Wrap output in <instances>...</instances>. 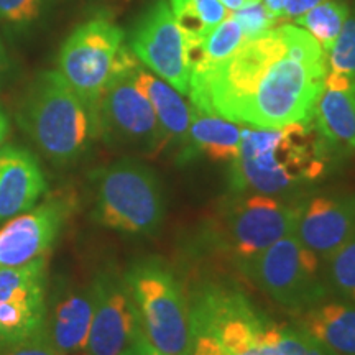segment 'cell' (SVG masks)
Segmentation results:
<instances>
[{
	"label": "cell",
	"instance_id": "30",
	"mask_svg": "<svg viewBox=\"0 0 355 355\" xmlns=\"http://www.w3.org/2000/svg\"><path fill=\"white\" fill-rule=\"evenodd\" d=\"M0 355H60L56 352V349L53 347L50 336H48L46 324L40 329L37 334H33L30 339H26L25 343H21L15 347L3 350Z\"/></svg>",
	"mask_w": 355,
	"mask_h": 355
},
{
	"label": "cell",
	"instance_id": "6",
	"mask_svg": "<svg viewBox=\"0 0 355 355\" xmlns=\"http://www.w3.org/2000/svg\"><path fill=\"white\" fill-rule=\"evenodd\" d=\"M123 278L146 340L165 355H191L189 301L171 266L159 259H141Z\"/></svg>",
	"mask_w": 355,
	"mask_h": 355
},
{
	"label": "cell",
	"instance_id": "29",
	"mask_svg": "<svg viewBox=\"0 0 355 355\" xmlns=\"http://www.w3.org/2000/svg\"><path fill=\"white\" fill-rule=\"evenodd\" d=\"M44 0H0V20L15 26L33 24L43 10Z\"/></svg>",
	"mask_w": 355,
	"mask_h": 355
},
{
	"label": "cell",
	"instance_id": "1",
	"mask_svg": "<svg viewBox=\"0 0 355 355\" xmlns=\"http://www.w3.org/2000/svg\"><path fill=\"white\" fill-rule=\"evenodd\" d=\"M327 76L322 46L283 24L243 42L219 63L191 71L193 107L257 128L311 121Z\"/></svg>",
	"mask_w": 355,
	"mask_h": 355
},
{
	"label": "cell",
	"instance_id": "31",
	"mask_svg": "<svg viewBox=\"0 0 355 355\" xmlns=\"http://www.w3.org/2000/svg\"><path fill=\"white\" fill-rule=\"evenodd\" d=\"M191 355H227L214 337L204 332H193V352Z\"/></svg>",
	"mask_w": 355,
	"mask_h": 355
},
{
	"label": "cell",
	"instance_id": "36",
	"mask_svg": "<svg viewBox=\"0 0 355 355\" xmlns=\"http://www.w3.org/2000/svg\"><path fill=\"white\" fill-rule=\"evenodd\" d=\"M222 6H224L227 10H239V8L248 6V3L259 2V0H220Z\"/></svg>",
	"mask_w": 355,
	"mask_h": 355
},
{
	"label": "cell",
	"instance_id": "16",
	"mask_svg": "<svg viewBox=\"0 0 355 355\" xmlns=\"http://www.w3.org/2000/svg\"><path fill=\"white\" fill-rule=\"evenodd\" d=\"M133 78H135L137 86L148 97L166 144L176 148V159H180L188 146L193 105H188V102L183 99V94H180L175 87L153 74L152 71L145 69L140 63L133 69Z\"/></svg>",
	"mask_w": 355,
	"mask_h": 355
},
{
	"label": "cell",
	"instance_id": "20",
	"mask_svg": "<svg viewBox=\"0 0 355 355\" xmlns=\"http://www.w3.org/2000/svg\"><path fill=\"white\" fill-rule=\"evenodd\" d=\"M46 293L0 303V352L25 343L46 324Z\"/></svg>",
	"mask_w": 355,
	"mask_h": 355
},
{
	"label": "cell",
	"instance_id": "13",
	"mask_svg": "<svg viewBox=\"0 0 355 355\" xmlns=\"http://www.w3.org/2000/svg\"><path fill=\"white\" fill-rule=\"evenodd\" d=\"M355 234V193L318 194L301 201L295 235L308 250L327 260Z\"/></svg>",
	"mask_w": 355,
	"mask_h": 355
},
{
	"label": "cell",
	"instance_id": "34",
	"mask_svg": "<svg viewBox=\"0 0 355 355\" xmlns=\"http://www.w3.org/2000/svg\"><path fill=\"white\" fill-rule=\"evenodd\" d=\"M8 135H10V121H8L6 110L0 107V148L6 144Z\"/></svg>",
	"mask_w": 355,
	"mask_h": 355
},
{
	"label": "cell",
	"instance_id": "28",
	"mask_svg": "<svg viewBox=\"0 0 355 355\" xmlns=\"http://www.w3.org/2000/svg\"><path fill=\"white\" fill-rule=\"evenodd\" d=\"M232 17L241 25L245 42L266 33L268 30L278 26L279 21H282L273 13H270V10L265 7V3L261 0L239 8V10H235Z\"/></svg>",
	"mask_w": 355,
	"mask_h": 355
},
{
	"label": "cell",
	"instance_id": "3",
	"mask_svg": "<svg viewBox=\"0 0 355 355\" xmlns=\"http://www.w3.org/2000/svg\"><path fill=\"white\" fill-rule=\"evenodd\" d=\"M19 123L40 152L60 166L81 158L99 137L97 114L60 71H43L35 78L20 104Z\"/></svg>",
	"mask_w": 355,
	"mask_h": 355
},
{
	"label": "cell",
	"instance_id": "19",
	"mask_svg": "<svg viewBox=\"0 0 355 355\" xmlns=\"http://www.w3.org/2000/svg\"><path fill=\"white\" fill-rule=\"evenodd\" d=\"M94 314V286L66 295L58 301L51 318H46V331L53 347L60 355L76 354L86 349L89 329Z\"/></svg>",
	"mask_w": 355,
	"mask_h": 355
},
{
	"label": "cell",
	"instance_id": "38",
	"mask_svg": "<svg viewBox=\"0 0 355 355\" xmlns=\"http://www.w3.org/2000/svg\"><path fill=\"white\" fill-rule=\"evenodd\" d=\"M86 355H87V354H86Z\"/></svg>",
	"mask_w": 355,
	"mask_h": 355
},
{
	"label": "cell",
	"instance_id": "24",
	"mask_svg": "<svg viewBox=\"0 0 355 355\" xmlns=\"http://www.w3.org/2000/svg\"><path fill=\"white\" fill-rule=\"evenodd\" d=\"M48 257H38L25 265L0 266V303L46 293Z\"/></svg>",
	"mask_w": 355,
	"mask_h": 355
},
{
	"label": "cell",
	"instance_id": "27",
	"mask_svg": "<svg viewBox=\"0 0 355 355\" xmlns=\"http://www.w3.org/2000/svg\"><path fill=\"white\" fill-rule=\"evenodd\" d=\"M327 71L355 79V12H350L339 37L326 53Z\"/></svg>",
	"mask_w": 355,
	"mask_h": 355
},
{
	"label": "cell",
	"instance_id": "26",
	"mask_svg": "<svg viewBox=\"0 0 355 355\" xmlns=\"http://www.w3.org/2000/svg\"><path fill=\"white\" fill-rule=\"evenodd\" d=\"M324 261L329 290L349 303H355V234Z\"/></svg>",
	"mask_w": 355,
	"mask_h": 355
},
{
	"label": "cell",
	"instance_id": "4",
	"mask_svg": "<svg viewBox=\"0 0 355 355\" xmlns=\"http://www.w3.org/2000/svg\"><path fill=\"white\" fill-rule=\"evenodd\" d=\"M301 201L260 193H234L224 199L199 230L207 254L241 266L279 239L295 232Z\"/></svg>",
	"mask_w": 355,
	"mask_h": 355
},
{
	"label": "cell",
	"instance_id": "37",
	"mask_svg": "<svg viewBox=\"0 0 355 355\" xmlns=\"http://www.w3.org/2000/svg\"><path fill=\"white\" fill-rule=\"evenodd\" d=\"M7 69V55H6V50H3V44L0 42V78H2V74L6 73Z\"/></svg>",
	"mask_w": 355,
	"mask_h": 355
},
{
	"label": "cell",
	"instance_id": "33",
	"mask_svg": "<svg viewBox=\"0 0 355 355\" xmlns=\"http://www.w3.org/2000/svg\"><path fill=\"white\" fill-rule=\"evenodd\" d=\"M125 355H165V354L158 352V350L155 349L148 340H146L144 332H140V336L137 337L135 344L132 345V349L128 350Z\"/></svg>",
	"mask_w": 355,
	"mask_h": 355
},
{
	"label": "cell",
	"instance_id": "14",
	"mask_svg": "<svg viewBox=\"0 0 355 355\" xmlns=\"http://www.w3.org/2000/svg\"><path fill=\"white\" fill-rule=\"evenodd\" d=\"M48 188L38 158L15 145L0 148V220L35 207Z\"/></svg>",
	"mask_w": 355,
	"mask_h": 355
},
{
	"label": "cell",
	"instance_id": "22",
	"mask_svg": "<svg viewBox=\"0 0 355 355\" xmlns=\"http://www.w3.org/2000/svg\"><path fill=\"white\" fill-rule=\"evenodd\" d=\"M186 42L209 33L229 17L220 0H168Z\"/></svg>",
	"mask_w": 355,
	"mask_h": 355
},
{
	"label": "cell",
	"instance_id": "5",
	"mask_svg": "<svg viewBox=\"0 0 355 355\" xmlns=\"http://www.w3.org/2000/svg\"><path fill=\"white\" fill-rule=\"evenodd\" d=\"M92 217L102 227L132 235H153L166 217V199L152 168L122 158L94 171Z\"/></svg>",
	"mask_w": 355,
	"mask_h": 355
},
{
	"label": "cell",
	"instance_id": "9",
	"mask_svg": "<svg viewBox=\"0 0 355 355\" xmlns=\"http://www.w3.org/2000/svg\"><path fill=\"white\" fill-rule=\"evenodd\" d=\"M137 64L115 74L102 92L97 105L99 135L112 146L157 157L168 144L148 97L133 78Z\"/></svg>",
	"mask_w": 355,
	"mask_h": 355
},
{
	"label": "cell",
	"instance_id": "25",
	"mask_svg": "<svg viewBox=\"0 0 355 355\" xmlns=\"http://www.w3.org/2000/svg\"><path fill=\"white\" fill-rule=\"evenodd\" d=\"M263 355H334L304 331L268 322L261 332Z\"/></svg>",
	"mask_w": 355,
	"mask_h": 355
},
{
	"label": "cell",
	"instance_id": "10",
	"mask_svg": "<svg viewBox=\"0 0 355 355\" xmlns=\"http://www.w3.org/2000/svg\"><path fill=\"white\" fill-rule=\"evenodd\" d=\"M128 46L145 68L180 94H189L188 46L168 0H155L145 8L133 25Z\"/></svg>",
	"mask_w": 355,
	"mask_h": 355
},
{
	"label": "cell",
	"instance_id": "21",
	"mask_svg": "<svg viewBox=\"0 0 355 355\" xmlns=\"http://www.w3.org/2000/svg\"><path fill=\"white\" fill-rule=\"evenodd\" d=\"M245 42L239 21L229 15L201 38L186 42L191 71L206 68L229 58Z\"/></svg>",
	"mask_w": 355,
	"mask_h": 355
},
{
	"label": "cell",
	"instance_id": "23",
	"mask_svg": "<svg viewBox=\"0 0 355 355\" xmlns=\"http://www.w3.org/2000/svg\"><path fill=\"white\" fill-rule=\"evenodd\" d=\"M349 13L350 8L344 0H324L300 19H296V25L308 32L327 53L336 38L339 37Z\"/></svg>",
	"mask_w": 355,
	"mask_h": 355
},
{
	"label": "cell",
	"instance_id": "32",
	"mask_svg": "<svg viewBox=\"0 0 355 355\" xmlns=\"http://www.w3.org/2000/svg\"><path fill=\"white\" fill-rule=\"evenodd\" d=\"M324 0H286V6L283 8V20H296L311 8H314Z\"/></svg>",
	"mask_w": 355,
	"mask_h": 355
},
{
	"label": "cell",
	"instance_id": "7",
	"mask_svg": "<svg viewBox=\"0 0 355 355\" xmlns=\"http://www.w3.org/2000/svg\"><path fill=\"white\" fill-rule=\"evenodd\" d=\"M137 63L121 26L107 17H94L66 38L58 56V71L97 114L110 79Z\"/></svg>",
	"mask_w": 355,
	"mask_h": 355
},
{
	"label": "cell",
	"instance_id": "11",
	"mask_svg": "<svg viewBox=\"0 0 355 355\" xmlns=\"http://www.w3.org/2000/svg\"><path fill=\"white\" fill-rule=\"evenodd\" d=\"M94 314L86 344L87 355H125L141 326L123 275L105 270L92 282Z\"/></svg>",
	"mask_w": 355,
	"mask_h": 355
},
{
	"label": "cell",
	"instance_id": "2",
	"mask_svg": "<svg viewBox=\"0 0 355 355\" xmlns=\"http://www.w3.org/2000/svg\"><path fill=\"white\" fill-rule=\"evenodd\" d=\"M329 148L313 119L278 128L242 127L230 191L285 196L316 183L327 171Z\"/></svg>",
	"mask_w": 355,
	"mask_h": 355
},
{
	"label": "cell",
	"instance_id": "8",
	"mask_svg": "<svg viewBox=\"0 0 355 355\" xmlns=\"http://www.w3.org/2000/svg\"><path fill=\"white\" fill-rule=\"evenodd\" d=\"M239 270L265 295L295 313L322 303L331 291L321 259L293 234L272 243Z\"/></svg>",
	"mask_w": 355,
	"mask_h": 355
},
{
	"label": "cell",
	"instance_id": "35",
	"mask_svg": "<svg viewBox=\"0 0 355 355\" xmlns=\"http://www.w3.org/2000/svg\"><path fill=\"white\" fill-rule=\"evenodd\" d=\"M263 3H265V7L270 10V13H273L277 19L283 20L282 15H283V8H285V6H286V0H263Z\"/></svg>",
	"mask_w": 355,
	"mask_h": 355
},
{
	"label": "cell",
	"instance_id": "12",
	"mask_svg": "<svg viewBox=\"0 0 355 355\" xmlns=\"http://www.w3.org/2000/svg\"><path fill=\"white\" fill-rule=\"evenodd\" d=\"M73 212V199L48 198L0 229V266H19L48 254Z\"/></svg>",
	"mask_w": 355,
	"mask_h": 355
},
{
	"label": "cell",
	"instance_id": "17",
	"mask_svg": "<svg viewBox=\"0 0 355 355\" xmlns=\"http://www.w3.org/2000/svg\"><path fill=\"white\" fill-rule=\"evenodd\" d=\"M242 125L219 115L206 114L193 107L188 146L178 163H189L198 158H209L216 163H232L239 155Z\"/></svg>",
	"mask_w": 355,
	"mask_h": 355
},
{
	"label": "cell",
	"instance_id": "18",
	"mask_svg": "<svg viewBox=\"0 0 355 355\" xmlns=\"http://www.w3.org/2000/svg\"><path fill=\"white\" fill-rule=\"evenodd\" d=\"M296 324L334 355H355V303L322 301L296 313Z\"/></svg>",
	"mask_w": 355,
	"mask_h": 355
},
{
	"label": "cell",
	"instance_id": "15",
	"mask_svg": "<svg viewBox=\"0 0 355 355\" xmlns=\"http://www.w3.org/2000/svg\"><path fill=\"white\" fill-rule=\"evenodd\" d=\"M313 121L331 148L355 152V79L327 71Z\"/></svg>",
	"mask_w": 355,
	"mask_h": 355
}]
</instances>
